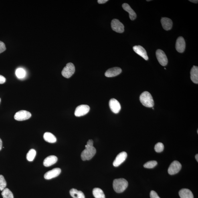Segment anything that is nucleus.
<instances>
[{"label":"nucleus","instance_id":"f257e3e1","mask_svg":"<svg viewBox=\"0 0 198 198\" xmlns=\"http://www.w3.org/2000/svg\"><path fill=\"white\" fill-rule=\"evenodd\" d=\"M96 153V148L93 146V141L90 140L87 142L85 149L81 153V158L84 161L90 160L94 157Z\"/></svg>","mask_w":198,"mask_h":198},{"label":"nucleus","instance_id":"f03ea898","mask_svg":"<svg viewBox=\"0 0 198 198\" xmlns=\"http://www.w3.org/2000/svg\"><path fill=\"white\" fill-rule=\"evenodd\" d=\"M128 186L127 181L124 178H119L114 180L113 188L114 191L118 193H121L125 190Z\"/></svg>","mask_w":198,"mask_h":198},{"label":"nucleus","instance_id":"7ed1b4c3","mask_svg":"<svg viewBox=\"0 0 198 198\" xmlns=\"http://www.w3.org/2000/svg\"><path fill=\"white\" fill-rule=\"evenodd\" d=\"M140 102L144 106L148 108H152L154 105L153 97L151 94L148 92L142 93L140 96Z\"/></svg>","mask_w":198,"mask_h":198},{"label":"nucleus","instance_id":"20e7f679","mask_svg":"<svg viewBox=\"0 0 198 198\" xmlns=\"http://www.w3.org/2000/svg\"><path fill=\"white\" fill-rule=\"evenodd\" d=\"M75 69L74 64L72 63H68L66 65L62 71V75L66 78H69L74 74Z\"/></svg>","mask_w":198,"mask_h":198},{"label":"nucleus","instance_id":"39448f33","mask_svg":"<svg viewBox=\"0 0 198 198\" xmlns=\"http://www.w3.org/2000/svg\"><path fill=\"white\" fill-rule=\"evenodd\" d=\"M90 110V106L86 105H81L77 107L75 112V116L80 117L88 113Z\"/></svg>","mask_w":198,"mask_h":198},{"label":"nucleus","instance_id":"423d86ee","mask_svg":"<svg viewBox=\"0 0 198 198\" xmlns=\"http://www.w3.org/2000/svg\"><path fill=\"white\" fill-rule=\"evenodd\" d=\"M31 117V113L26 110H21L15 114L14 118L15 120L21 121L28 119Z\"/></svg>","mask_w":198,"mask_h":198},{"label":"nucleus","instance_id":"0eeeda50","mask_svg":"<svg viewBox=\"0 0 198 198\" xmlns=\"http://www.w3.org/2000/svg\"><path fill=\"white\" fill-rule=\"evenodd\" d=\"M156 55L158 62L162 66H165L167 64V57L163 50L160 49L157 50L156 51Z\"/></svg>","mask_w":198,"mask_h":198},{"label":"nucleus","instance_id":"6e6552de","mask_svg":"<svg viewBox=\"0 0 198 198\" xmlns=\"http://www.w3.org/2000/svg\"><path fill=\"white\" fill-rule=\"evenodd\" d=\"M111 25L113 30L116 32L119 33L124 32V26L118 19H113Z\"/></svg>","mask_w":198,"mask_h":198},{"label":"nucleus","instance_id":"1a4fd4ad","mask_svg":"<svg viewBox=\"0 0 198 198\" xmlns=\"http://www.w3.org/2000/svg\"><path fill=\"white\" fill-rule=\"evenodd\" d=\"M182 168L181 164L177 161H174L170 165L168 169V173L170 175H173L177 174Z\"/></svg>","mask_w":198,"mask_h":198},{"label":"nucleus","instance_id":"9d476101","mask_svg":"<svg viewBox=\"0 0 198 198\" xmlns=\"http://www.w3.org/2000/svg\"><path fill=\"white\" fill-rule=\"evenodd\" d=\"M109 106L112 111L115 114H118L121 108L120 103L114 98L110 99L109 102Z\"/></svg>","mask_w":198,"mask_h":198},{"label":"nucleus","instance_id":"9b49d317","mask_svg":"<svg viewBox=\"0 0 198 198\" xmlns=\"http://www.w3.org/2000/svg\"><path fill=\"white\" fill-rule=\"evenodd\" d=\"M127 154L126 152H123L118 154L113 162L114 167H117L125 161L127 157Z\"/></svg>","mask_w":198,"mask_h":198},{"label":"nucleus","instance_id":"f8f14e48","mask_svg":"<svg viewBox=\"0 0 198 198\" xmlns=\"http://www.w3.org/2000/svg\"><path fill=\"white\" fill-rule=\"evenodd\" d=\"M61 173V170L59 168H55L45 173L44 175L45 179L49 180L58 177Z\"/></svg>","mask_w":198,"mask_h":198},{"label":"nucleus","instance_id":"ddd939ff","mask_svg":"<svg viewBox=\"0 0 198 198\" xmlns=\"http://www.w3.org/2000/svg\"><path fill=\"white\" fill-rule=\"evenodd\" d=\"M186 43L185 40L183 37H180L176 41L175 47L178 52L183 53L185 50Z\"/></svg>","mask_w":198,"mask_h":198},{"label":"nucleus","instance_id":"4468645a","mask_svg":"<svg viewBox=\"0 0 198 198\" xmlns=\"http://www.w3.org/2000/svg\"><path fill=\"white\" fill-rule=\"evenodd\" d=\"M134 51L136 54L140 55L144 58L145 60H148V58L147 55V52L143 47L141 45H135L133 47Z\"/></svg>","mask_w":198,"mask_h":198},{"label":"nucleus","instance_id":"2eb2a0df","mask_svg":"<svg viewBox=\"0 0 198 198\" xmlns=\"http://www.w3.org/2000/svg\"><path fill=\"white\" fill-rule=\"evenodd\" d=\"M122 72V69L119 67H114L108 69L105 73V76L108 78L118 76Z\"/></svg>","mask_w":198,"mask_h":198},{"label":"nucleus","instance_id":"dca6fc26","mask_svg":"<svg viewBox=\"0 0 198 198\" xmlns=\"http://www.w3.org/2000/svg\"><path fill=\"white\" fill-rule=\"evenodd\" d=\"M161 22L163 29L166 31L170 30L173 26V22L171 19L167 17L162 18Z\"/></svg>","mask_w":198,"mask_h":198},{"label":"nucleus","instance_id":"f3484780","mask_svg":"<svg viewBox=\"0 0 198 198\" xmlns=\"http://www.w3.org/2000/svg\"><path fill=\"white\" fill-rule=\"evenodd\" d=\"M122 7L125 11L128 13L131 20H134V19H136V14L129 5L127 3H124L122 5Z\"/></svg>","mask_w":198,"mask_h":198},{"label":"nucleus","instance_id":"a211bd4d","mask_svg":"<svg viewBox=\"0 0 198 198\" xmlns=\"http://www.w3.org/2000/svg\"><path fill=\"white\" fill-rule=\"evenodd\" d=\"M58 160V158L56 156L51 155L48 156L43 161V165L45 167H50L56 163Z\"/></svg>","mask_w":198,"mask_h":198},{"label":"nucleus","instance_id":"6ab92c4d","mask_svg":"<svg viewBox=\"0 0 198 198\" xmlns=\"http://www.w3.org/2000/svg\"><path fill=\"white\" fill-rule=\"evenodd\" d=\"M191 78L192 82L196 84H198V67L193 66L191 71Z\"/></svg>","mask_w":198,"mask_h":198},{"label":"nucleus","instance_id":"aec40b11","mask_svg":"<svg viewBox=\"0 0 198 198\" xmlns=\"http://www.w3.org/2000/svg\"><path fill=\"white\" fill-rule=\"evenodd\" d=\"M179 194L181 198H194L193 193L189 189H187L180 190Z\"/></svg>","mask_w":198,"mask_h":198},{"label":"nucleus","instance_id":"412c9836","mask_svg":"<svg viewBox=\"0 0 198 198\" xmlns=\"http://www.w3.org/2000/svg\"><path fill=\"white\" fill-rule=\"evenodd\" d=\"M43 138L45 141L50 143H54L57 141L56 137L53 134L46 132L43 136Z\"/></svg>","mask_w":198,"mask_h":198},{"label":"nucleus","instance_id":"4be33fe9","mask_svg":"<svg viewBox=\"0 0 198 198\" xmlns=\"http://www.w3.org/2000/svg\"><path fill=\"white\" fill-rule=\"evenodd\" d=\"M70 194L73 198H85L84 193L82 191L76 189H71L70 191Z\"/></svg>","mask_w":198,"mask_h":198},{"label":"nucleus","instance_id":"5701e85b","mask_svg":"<svg viewBox=\"0 0 198 198\" xmlns=\"http://www.w3.org/2000/svg\"><path fill=\"white\" fill-rule=\"evenodd\" d=\"M93 195L96 198H105L102 190L99 188H95L93 190Z\"/></svg>","mask_w":198,"mask_h":198},{"label":"nucleus","instance_id":"b1692460","mask_svg":"<svg viewBox=\"0 0 198 198\" xmlns=\"http://www.w3.org/2000/svg\"><path fill=\"white\" fill-rule=\"evenodd\" d=\"M36 155V150L34 149H31L29 150L27 154V159L29 161H32L34 159Z\"/></svg>","mask_w":198,"mask_h":198},{"label":"nucleus","instance_id":"393cba45","mask_svg":"<svg viewBox=\"0 0 198 198\" xmlns=\"http://www.w3.org/2000/svg\"><path fill=\"white\" fill-rule=\"evenodd\" d=\"M3 198H14L13 194L8 188H5L2 193Z\"/></svg>","mask_w":198,"mask_h":198},{"label":"nucleus","instance_id":"a878e982","mask_svg":"<svg viewBox=\"0 0 198 198\" xmlns=\"http://www.w3.org/2000/svg\"><path fill=\"white\" fill-rule=\"evenodd\" d=\"M15 75L19 79L24 78L26 75L25 71L22 68H18L15 71Z\"/></svg>","mask_w":198,"mask_h":198},{"label":"nucleus","instance_id":"bb28decb","mask_svg":"<svg viewBox=\"0 0 198 198\" xmlns=\"http://www.w3.org/2000/svg\"><path fill=\"white\" fill-rule=\"evenodd\" d=\"M7 183L2 175H0V191H3L6 187Z\"/></svg>","mask_w":198,"mask_h":198},{"label":"nucleus","instance_id":"cd10ccee","mask_svg":"<svg viewBox=\"0 0 198 198\" xmlns=\"http://www.w3.org/2000/svg\"><path fill=\"white\" fill-rule=\"evenodd\" d=\"M157 164V162L156 161H150L144 164V166L145 168H152L155 167Z\"/></svg>","mask_w":198,"mask_h":198},{"label":"nucleus","instance_id":"c85d7f7f","mask_svg":"<svg viewBox=\"0 0 198 198\" xmlns=\"http://www.w3.org/2000/svg\"><path fill=\"white\" fill-rule=\"evenodd\" d=\"M164 149V145L161 142H158L156 144L154 147L155 151L157 153H160L163 151Z\"/></svg>","mask_w":198,"mask_h":198},{"label":"nucleus","instance_id":"c756f323","mask_svg":"<svg viewBox=\"0 0 198 198\" xmlns=\"http://www.w3.org/2000/svg\"><path fill=\"white\" fill-rule=\"evenodd\" d=\"M6 50V47L5 43L0 41V54Z\"/></svg>","mask_w":198,"mask_h":198},{"label":"nucleus","instance_id":"7c9ffc66","mask_svg":"<svg viewBox=\"0 0 198 198\" xmlns=\"http://www.w3.org/2000/svg\"><path fill=\"white\" fill-rule=\"evenodd\" d=\"M150 198H160L156 192L152 191L150 193Z\"/></svg>","mask_w":198,"mask_h":198},{"label":"nucleus","instance_id":"2f4dec72","mask_svg":"<svg viewBox=\"0 0 198 198\" xmlns=\"http://www.w3.org/2000/svg\"><path fill=\"white\" fill-rule=\"evenodd\" d=\"M6 79L4 77L0 75V84H4L6 82Z\"/></svg>","mask_w":198,"mask_h":198},{"label":"nucleus","instance_id":"473e14b6","mask_svg":"<svg viewBox=\"0 0 198 198\" xmlns=\"http://www.w3.org/2000/svg\"><path fill=\"white\" fill-rule=\"evenodd\" d=\"M108 1V0H98V3L100 4H101L105 3Z\"/></svg>","mask_w":198,"mask_h":198},{"label":"nucleus","instance_id":"72a5a7b5","mask_svg":"<svg viewBox=\"0 0 198 198\" xmlns=\"http://www.w3.org/2000/svg\"><path fill=\"white\" fill-rule=\"evenodd\" d=\"M2 146V141L1 138H0V150H1Z\"/></svg>","mask_w":198,"mask_h":198},{"label":"nucleus","instance_id":"f704fd0d","mask_svg":"<svg viewBox=\"0 0 198 198\" xmlns=\"http://www.w3.org/2000/svg\"><path fill=\"white\" fill-rule=\"evenodd\" d=\"M189 1L195 3H198V2L197 0H190Z\"/></svg>","mask_w":198,"mask_h":198},{"label":"nucleus","instance_id":"c9c22d12","mask_svg":"<svg viewBox=\"0 0 198 198\" xmlns=\"http://www.w3.org/2000/svg\"><path fill=\"white\" fill-rule=\"evenodd\" d=\"M195 158L196 160L198 162V154H196V155L195 156Z\"/></svg>","mask_w":198,"mask_h":198},{"label":"nucleus","instance_id":"e433bc0d","mask_svg":"<svg viewBox=\"0 0 198 198\" xmlns=\"http://www.w3.org/2000/svg\"><path fill=\"white\" fill-rule=\"evenodd\" d=\"M146 1L148 2V1H150V0H149V1H148V0H147V1Z\"/></svg>","mask_w":198,"mask_h":198},{"label":"nucleus","instance_id":"4c0bfd02","mask_svg":"<svg viewBox=\"0 0 198 198\" xmlns=\"http://www.w3.org/2000/svg\"><path fill=\"white\" fill-rule=\"evenodd\" d=\"M1 98H0V102H1Z\"/></svg>","mask_w":198,"mask_h":198},{"label":"nucleus","instance_id":"58836bf2","mask_svg":"<svg viewBox=\"0 0 198 198\" xmlns=\"http://www.w3.org/2000/svg\"><path fill=\"white\" fill-rule=\"evenodd\" d=\"M152 109H153V110H154V108H152Z\"/></svg>","mask_w":198,"mask_h":198}]
</instances>
